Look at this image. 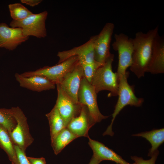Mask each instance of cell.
I'll use <instances>...</instances> for the list:
<instances>
[{"label": "cell", "mask_w": 164, "mask_h": 164, "mask_svg": "<svg viewBox=\"0 0 164 164\" xmlns=\"http://www.w3.org/2000/svg\"><path fill=\"white\" fill-rule=\"evenodd\" d=\"M114 27L113 23H107L99 33L96 35L94 44V59L102 65L111 54L110 43Z\"/></svg>", "instance_id": "9"}, {"label": "cell", "mask_w": 164, "mask_h": 164, "mask_svg": "<svg viewBox=\"0 0 164 164\" xmlns=\"http://www.w3.org/2000/svg\"><path fill=\"white\" fill-rule=\"evenodd\" d=\"M48 14L46 11L38 14L32 13L20 21L12 20L9 25L13 28H21L23 33L25 36L44 38L47 36L45 23Z\"/></svg>", "instance_id": "6"}, {"label": "cell", "mask_w": 164, "mask_h": 164, "mask_svg": "<svg viewBox=\"0 0 164 164\" xmlns=\"http://www.w3.org/2000/svg\"><path fill=\"white\" fill-rule=\"evenodd\" d=\"M159 153V151L157 150L148 160H145L142 157L136 156H131V158L134 161L135 164H155Z\"/></svg>", "instance_id": "25"}, {"label": "cell", "mask_w": 164, "mask_h": 164, "mask_svg": "<svg viewBox=\"0 0 164 164\" xmlns=\"http://www.w3.org/2000/svg\"><path fill=\"white\" fill-rule=\"evenodd\" d=\"M57 97L56 105L67 127L70 122L80 114L82 105L74 101L61 89L59 84H56Z\"/></svg>", "instance_id": "10"}, {"label": "cell", "mask_w": 164, "mask_h": 164, "mask_svg": "<svg viewBox=\"0 0 164 164\" xmlns=\"http://www.w3.org/2000/svg\"><path fill=\"white\" fill-rule=\"evenodd\" d=\"M10 110L17 124L12 132H8L9 135L14 144L26 152L27 148L34 141L29 132L27 118L19 107H12Z\"/></svg>", "instance_id": "5"}, {"label": "cell", "mask_w": 164, "mask_h": 164, "mask_svg": "<svg viewBox=\"0 0 164 164\" xmlns=\"http://www.w3.org/2000/svg\"><path fill=\"white\" fill-rule=\"evenodd\" d=\"M114 57V54L111 53L104 64L97 68L93 77L91 84L97 94L106 90L110 91L108 96L118 95L119 78L117 73H114L112 69Z\"/></svg>", "instance_id": "2"}, {"label": "cell", "mask_w": 164, "mask_h": 164, "mask_svg": "<svg viewBox=\"0 0 164 164\" xmlns=\"http://www.w3.org/2000/svg\"><path fill=\"white\" fill-rule=\"evenodd\" d=\"M158 32V26L146 33L137 32L132 39L133 51L130 70L138 78L144 76L151 57L152 43Z\"/></svg>", "instance_id": "1"}, {"label": "cell", "mask_w": 164, "mask_h": 164, "mask_svg": "<svg viewBox=\"0 0 164 164\" xmlns=\"http://www.w3.org/2000/svg\"><path fill=\"white\" fill-rule=\"evenodd\" d=\"M95 37L96 35L91 36L87 42L80 46L69 50L59 52L57 54L59 58L57 64L74 56H78L79 60L91 63H97L94 57V44Z\"/></svg>", "instance_id": "12"}, {"label": "cell", "mask_w": 164, "mask_h": 164, "mask_svg": "<svg viewBox=\"0 0 164 164\" xmlns=\"http://www.w3.org/2000/svg\"><path fill=\"white\" fill-rule=\"evenodd\" d=\"M14 145L8 131L0 124V148L7 154L12 164H18Z\"/></svg>", "instance_id": "20"}, {"label": "cell", "mask_w": 164, "mask_h": 164, "mask_svg": "<svg viewBox=\"0 0 164 164\" xmlns=\"http://www.w3.org/2000/svg\"><path fill=\"white\" fill-rule=\"evenodd\" d=\"M42 1V0H21L22 3L31 7H34L38 5Z\"/></svg>", "instance_id": "28"}, {"label": "cell", "mask_w": 164, "mask_h": 164, "mask_svg": "<svg viewBox=\"0 0 164 164\" xmlns=\"http://www.w3.org/2000/svg\"><path fill=\"white\" fill-rule=\"evenodd\" d=\"M84 75L83 69L79 63L67 73L58 83L61 89L75 102L79 103L78 93L81 80Z\"/></svg>", "instance_id": "13"}, {"label": "cell", "mask_w": 164, "mask_h": 164, "mask_svg": "<svg viewBox=\"0 0 164 164\" xmlns=\"http://www.w3.org/2000/svg\"><path fill=\"white\" fill-rule=\"evenodd\" d=\"M8 7L11 17L15 21L22 20L33 13L20 3L10 4Z\"/></svg>", "instance_id": "22"}, {"label": "cell", "mask_w": 164, "mask_h": 164, "mask_svg": "<svg viewBox=\"0 0 164 164\" xmlns=\"http://www.w3.org/2000/svg\"><path fill=\"white\" fill-rule=\"evenodd\" d=\"M29 38L24 36L21 28L9 27L4 22L0 23V48L13 50Z\"/></svg>", "instance_id": "11"}, {"label": "cell", "mask_w": 164, "mask_h": 164, "mask_svg": "<svg viewBox=\"0 0 164 164\" xmlns=\"http://www.w3.org/2000/svg\"><path fill=\"white\" fill-rule=\"evenodd\" d=\"M128 73L120 76L119 78L118 99L115 106L112 115L111 123L108 127L103 135L113 136L114 133L112 130V126L115 119L123 108L128 105L136 107L141 106L144 102L142 98H138L135 95L133 87L130 85L127 81Z\"/></svg>", "instance_id": "3"}, {"label": "cell", "mask_w": 164, "mask_h": 164, "mask_svg": "<svg viewBox=\"0 0 164 164\" xmlns=\"http://www.w3.org/2000/svg\"><path fill=\"white\" fill-rule=\"evenodd\" d=\"M77 138L67 128H63L51 141L55 154H58L66 145Z\"/></svg>", "instance_id": "21"}, {"label": "cell", "mask_w": 164, "mask_h": 164, "mask_svg": "<svg viewBox=\"0 0 164 164\" xmlns=\"http://www.w3.org/2000/svg\"><path fill=\"white\" fill-rule=\"evenodd\" d=\"M88 144L92 149L94 156L100 162L109 160L119 164H135L130 163L124 159L112 149L106 146L102 143L88 138Z\"/></svg>", "instance_id": "17"}, {"label": "cell", "mask_w": 164, "mask_h": 164, "mask_svg": "<svg viewBox=\"0 0 164 164\" xmlns=\"http://www.w3.org/2000/svg\"><path fill=\"white\" fill-rule=\"evenodd\" d=\"M27 158L31 164H46L45 159L43 157L36 158L27 157Z\"/></svg>", "instance_id": "27"}, {"label": "cell", "mask_w": 164, "mask_h": 164, "mask_svg": "<svg viewBox=\"0 0 164 164\" xmlns=\"http://www.w3.org/2000/svg\"><path fill=\"white\" fill-rule=\"evenodd\" d=\"M79 63V57L74 56L54 66H45L35 71L26 72L20 74L25 77L35 75L42 76L56 84L59 83L64 77Z\"/></svg>", "instance_id": "4"}, {"label": "cell", "mask_w": 164, "mask_h": 164, "mask_svg": "<svg viewBox=\"0 0 164 164\" xmlns=\"http://www.w3.org/2000/svg\"><path fill=\"white\" fill-rule=\"evenodd\" d=\"M95 124L87 107L82 105L80 114L70 122L67 128L77 138L84 136L88 138V131Z\"/></svg>", "instance_id": "15"}, {"label": "cell", "mask_w": 164, "mask_h": 164, "mask_svg": "<svg viewBox=\"0 0 164 164\" xmlns=\"http://www.w3.org/2000/svg\"><path fill=\"white\" fill-rule=\"evenodd\" d=\"M97 94L93 86L84 77L78 92V101L87 107L91 117L95 123L108 117L100 112L97 102Z\"/></svg>", "instance_id": "8"}, {"label": "cell", "mask_w": 164, "mask_h": 164, "mask_svg": "<svg viewBox=\"0 0 164 164\" xmlns=\"http://www.w3.org/2000/svg\"><path fill=\"white\" fill-rule=\"evenodd\" d=\"M101 162L94 156H92L88 164H99Z\"/></svg>", "instance_id": "29"}, {"label": "cell", "mask_w": 164, "mask_h": 164, "mask_svg": "<svg viewBox=\"0 0 164 164\" xmlns=\"http://www.w3.org/2000/svg\"><path fill=\"white\" fill-rule=\"evenodd\" d=\"M46 116L49 122L52 141L66 127L56 104L51 111L46 114Z\"/></svg>", "instance_id": "19"}, {"label": "cell", "mask_w": 164, "mask_h": 164, "mask_svg": "<svg viewBox=\"0 0 164 164\" xmlns=\"http://www.w3.org/2000/svg\"><path fill=\"white\" fill-rule=\"evenodd\" d=\"M18 164H31L26 155V152L18 146L14 145Z\"/></svg>", "instance_id": "26"}, {"label": "cell", "mask_w": 164, "mask_h": 164, "mask_svg": "<svg viewBox=\"0 0 164 164\" xmlns=\"http://www.w3.org/2000/svg\"><path fill=\"white\" fill-rule=\"evenodd\" d=\"M146 72L153 74L164 72V38L158 32L153 41L151 57Z\"/></svg>", "instance_id": "14"}, {"label": "cell", "mask_w": 164, "mask_h": 164, "mask_svg": "<svg viewBox=\"0 0 164 164\" xmlns=\"http://www.w3.org/2000/svg\"><path fill=\"white\" fill-rule=\"evenodd\" d=\"M132 135L144 138L150 143L152 147L149 150L148 155L151 157L164 142V128L154 129L149 131L134 134Z\"/></svg>", "instance_id": "18"}, {"label": "cell", "mask_w": 164, "mask_h": 164, "mask_svg": "<svg viewBox=\"0 0 164 164\" xmlns=\"http://www.w3.org/2000/svg\"><path fill=\"white\" fill-rule=\"evenodd\" d=\"M79 62L83 69L84 77L91 84L96 70L103 65L98 63H89L83 60H79Z\"/></svg>", "instance_id": "24"}, {"label": "cell", "mask_w": 164, "mask_h": 164, "mask_svg": "<svg viewBox=\"0 0 164 164\" xmlns=\"http://www.w3.org/2000/svg\"><path fill=\"white\" fill-rule=\"evenodd\" d=\"M0 124L9 132H12L15 128L16 121L12 115L10 109L0 108Z\"/></svg>", "instance_id": "23"}, {"label": "cell", "mask_w": 164, "mask_h": 164, "mask_svg": "<svg viewBox=\"0 0 164 164\" xmlns=\"http://www.w3.org/2000/svg\"><path fill=\"white\" fill-rule=\"evenodd\" d=\"M115 41L112 46L113 49L118 52V63L117 73L118 77L126 72L132 62L133 45L132 38L121 33L114 35Z\"/></svg>", "instance_id": "7"}, {"label": "cell", "mask_w": 164, "mask_h": 164, "mask_svg": "<svg viewBox=\"0 0 164 164\" xmlns=\"http://www.w3.org/2000/svg\"><path fill=\"white\" fill-rule=\"evenodd\" d=\"M15 76L21 87L33 91L39 92L55 88L56 84L54 83L42 76L25 77L16 73Z\"/></svg>", "instance_id": "16"}]
</instances>
